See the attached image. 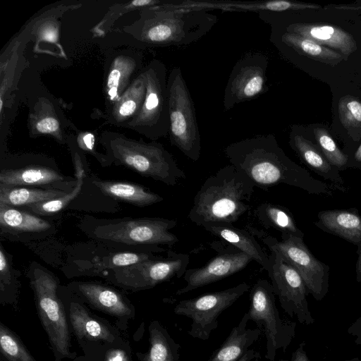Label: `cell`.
Listing matches in <instances>:
<instances>
[{"instance_id":"1","label":"cell","mask_w":361,"mask_h":361,"mask_svg":"<svg viewBox=\"0 0 361 361\" xmlns=\"http://www.w3.org/2000/svg\"><path fill=\"white\" fill-rule=\"evenodd\" d=\"M230 164L243 173L255 187L267 190L286 184L312 195H333L340 189L314 178L290 160L272 134L259 135L232 142L224 149Z\"/></svg>"},{"instance_id":"2","label":"cell","mask_w":361,"mask_h":361,"mask_svg":"<svg viewBox=\"0 0 361 361\" xmlns=\"http://www.w3.org/2000/svg\"><path fill=\"white\" fill-rule=\"evenodd\" d=\"M174 1L142 8L124 32L147 47L185 46L200 39L218 18L207 9L180 6Z\"/></svg>"},{"instance_id":"3","label":"cell","mask_w":361,"mask_h":361,"mask_svg":"<svg viewBox=\"0 0 361 361\" xmlns=\"http://www.w3.org/2000/svg\"><path fill=\"white\" fill-rule=\"evenodd\" d=\"M255 185L231 164L209 176L197 192L188 219L195 224L237 222L252 207Z\"/></svg>"},{"instance_id":"4","label":"cell","mask_w":361,"mask_h":361,"mask_svg":"<svg viewBox=\"0 0 361 361\" xmlns=\"http://www.w3.org/2000/svg\"><path fill=\"white\" fill-rule=\"evenodd\" d=\"M100 142L108 161L128 167L142 176L170 186L186 178L173 155L161 143L136 140L110 130L102 133Z\"/></svg>"},{"instance_id":"5","label":"cell","mask_w":361,"mask_h":361,"mask_svg":"<svg viewBox=\"0 0 361 361\" xmlns=\"http://www.w3.org/2000/svg\"><path fill=\"white\" fill-rule=\"evenodd\" d=\"M176 225V220L161 217L90 219L83 229L90 238L113 247L133 246L164 252L158 245L171 246L178 241L169 231Z\"/></svg>"},{"instance_id":"6","label":"cell","mask_w":361,"mask_h":361,"mask_svg":"<svg viewBox=\"0 0 361 361\" xmlns=\"http://www.w3.org/2000/svg\"><path fill=\"white\" fill-rule=\"evenodd\" d=\"M39 317L46 331L56 357L73 358L71 338L62 302L58 297V279L41 265L33 262L29 271Z\"/></svg>"},{"instance_id":"7","label":"cell","mask_w":361,"mask_h":361,"mask_svg":"<svg viewBox=\"0 0 361 361\" xmlns=\"http://www.w3.org/2000/svg\"><path fill=\"white\" fill-rule=\"evenodd\" d=\"M167 87L171 144L197 161L201 154L200 133L195 105L179 67L170 71Z\"/></svg>"},{"instance_id":"8","label":"cell","mask_w":361,"mask_h":361,"mask_svg":"<svg viewBox=\"0 0 361 361\" xmlns=\"http://www.w3.org/2000/svg\"><path fill=\"white\" fill-rule=\"evenodd\" d=\"M146 94L138 113L123 128L133 130L155 141L169 135V95L166 68L154 59L144 66Z\"/></svg>"},{"instance_id":"9","label":"cell","mask_w":361,"mask_h":361,"mask_svg":"<svg viewBox=\"0 0 361 361\" xmlns=\"http://www.w3.org/2000/svg\"><path fill=\"white\" fill-rule=\"evenodd\" d=\"M245 228L260 240L269 250L279 252L298 271L308 293L316 300L320 301L326 296L329 290V267L312 255L304 243V238L288 235L279 240L250 224Z\"/></svg>"},{"instance_id":"10","label":"cell","mask_w":361,"mask_h":361,"mask_svg":"<svg viewBox=\"0 0 361 361\" xmlns=\"http://www.w3.org/2000/svg\"><path fill=\"white\" fill-rule=\"evenodd\" d=\"M275 294L270 282L259 279L251 288L249 319L262 327L266 336L265 357L274 361L279 350L285 351L295 336L296 323L282 319L276 307Z\"/></svg>"},{"instance_id":"11","label":"cell","mask_w":361,"mask_h":361,"mask_svg":"<svg viewBox=\"0 0 361 361\" xmlns=\"http://www.w3.org/2000/svg\"><path fill=\"white\" fill-rule=\"evenodd\" d=\"M189 255L168 251L167 257H157L128 267L104 270L108 279L120 287L133 291L152 288L183 276L189 264Z\"/></svg>"},{"instance_id":"12","label":"cell","mask_w":361,"mask_h":361,"mask_svg":"<svg viewBox=\"0 0 361 361\" xmlns=\"http://www.w3.org/2000/svg\"><path fill=\"white\" fill-rule=\"evenodd\" d=\"M250 289V286L244 282L225 290L183 300L176 304L173 312L192 319L190 336L206 341L218 327L219 315Z\"/></svg>"},{"instance_id":"13","label":"cell","mask_w":361,"mask_h":361,"mask_svg":"<svg viewBox=\"0 0 361 361\" xmlns=\"http://www.w3.org/2000/svg\"><path fill=\"white\" fill-rule=\"evenodd\" d=\"M267 269L275 295L283 311L305 325L314 322L307 300L305 283L298 271L279 252L269 250Z\"/></svg>"},{"instance_id":"14","label":"cell","mask_w":361,"mask_h":361,"mask_svg":"<svg viewBox=\"0 0 361 361\" xmlns=\"http://www.w3.org/2000/svg\"><path fill=\"white\" fill-rule=\"evenodd\" d=\"M267 56L248 53L234 65L229 75L223 99L225 111L235 105L256 99L267 91Z\"/></svg>"},{"instance_id":"15","label":"cell","mask_w":361,"mask_h":361,"mask_svg":"<svg viewBox=\"0 0 361 361\" xmlns=\"http://www.w3.org/2000/svg\"><path fill=\"white\" fill-rule=\"evenodd\" d=\"M212 247L216 250V255L201 267L187 269L183 275L186 284L176 290V295L225 279L243 270L252 261L247 255L228 243L214 242Z\"/></svg>"},{"instance_id":"16","label":"cell","mask_w":361,"mask_h":361,"mask_svg":"<svg viewBox=\"0 0 361 361\" xmlns=\"http://www.w3.org/2000/svg\"><path fill=\"white\" fill-rule=\"evenodd\" d=\"M142 56L134 50H121L109 56L104 69L106 109L115 104L142 70Z\"/></svg>"},{"instance_id":"17","label":"cell","mask_w":361,"mask_h":361,"mask_svg":"<svg viewBox=\"0 0 361 361\" xmlns=\"http://www.w3.org/2000/svg\"><path fill=\"white\" fill-rule=\"evenodd\" d=\"M68 288L86 302L104 313L121 319H130L135 310L130 301L117 290L93 282L74 281Z\"/></svg>"},{"instance_id":"18","label":"cell","mask_w":361,"mask_h":361,"mask_svg":"<svg viewBox=\"0 0 361 361\" xmlns=\"http://www.w3.org/2000/svg\"><path fill=\"white\" fill-rule=\"evenodd\" d=\"M270 42L285 56L296 54L330 66H336L343 56L326 47L294 33L271 29Z\"/></svg>"},{"instance_id":"19","label":"cell","mask_w":361,"mask_h":361,"mask_svg":"<svg viewBox=\"0 0 361 361\" xmlns=\"http://www.w3.org/2000/svg\"><path fill=\"white\" fill-rule=\"evenodd\" d=\"M289 142L291 148L305 165L319 176L331 181L342 192H345L340 171L328 161L319 147L300 133L298 128L292 129Z\"/></svg>"},{"instance_id":"20","label":"cell","mask_w":361,"mask_h":361,"mask_svg":"<svg viewBox=\"0 0 361 361\" xmlns=\"http://www.w3.org/2000/svg\"><path fill=\"white\" fill-rule=\"evenodd\" d=\"M314 224L357 247L361 244V216L355 208L320 211Z\"/></svg>"},{"instance_id":"21","label":"cell","mask_w":361,"mask_h":361,"mask_svg":"<svg viewBox=\"0 0 361 361\" xmlns=\"http://www.w3.org/2000/svg\"><path fill=\"white\" fill-rule=\"evenodd\" d=\"M69 319L75 334L81 343H115L118 337L111 329L93 317L82 305L71 302Z\"/></svg>"},{"instance_id":"22","label":"cell","mask_w":361,"mask_h":361,"mask_svg":"<svg viewBox=\"0 0 361 361\" xmlns=\"http://www.w3.org/2000/svg\"><path fill=\"white\" fill-rule=\"evenodd\" d=\"M202 227L247 255L267 271L269 255L264 252L257 238L246 228L242 229L235 227L233 224L223 223L206 224Z\"/></svg>"},{"instance_id":"23","label":"cell","mask_w":361,"mask_h":361,"mask_svg":"<svg viewBox=\"0 0 361 361\" xmlns=\"http://www.w3.org/2000/svg\"><path fill=\"white\" fill-rule=\"evenodd\" d=\"M146 94V77L144 68L134 79L120 99L106 109L107 123L123 127L140 111Z\"/></svg>"},{"instance_id":"24","label":"cell","mask_w":361,"mask_h":361,"mask_svg":"<svg viewBox=\"0 0 361 361\" xmlns=\"http://www.w3.org/2000/svg\"><path fill=\"white\" fill-rule=\"evenodd\" d=\"M249 212L260 229L265 231L276 230L281 233V238L288 235L304 238L303 232L298 227L292 213L286 207L262 202Z\"/></svg>"},{"instance_id":"25","label":"cell","mask_w":361,"mask_h":361,"mask_svg":"<svg viewBox=\"0 0 361 361\" xmlns=\"http://www.w3.org/2000/svg\"><path fill=\"white\" fill-rule=\"evenodd\" d=\"M0 226L1 234H39L51 231L52 225L25 210L0 204Z\"/></svg>"},{"instance_id":"26","label":"cell","mask_w":361,"mask_h":361,"mask_svg":"<svg viewBox=\"0 0 361 361\" xmlns=\"http://www.w3.org/2000/svg\"><path fill=\"white\" fill-rule=\"evenodd\" d=\"M249 321L246 312L209 361H236L245 353L262 332L259 328H247Z\"/></svg>"},{"instance_id":"27","label":"cell","mask_w":361,"mask_h":361,"mask_svg":"<svg viewBox=\"0 0 361 361\" xmlns=\"http://www.w3.org/2000/svg\"><path fill=\"white\" fill-rule=\"evenodd\" d=\"M66 179V177L59 171L37 165L16 169H2L0 173V183L11 186L51 185L59 188L56 184L62 185Z\"/></svg>"},{"instance_id":"28","label":"cell","mask_w":361,"mask_h":361,"mask_svg":"<svg viewBox=\"0 0 361 361\" xmlns=\"http://www.w3.org/2000/svg\"><path fill=\"white\" fill-rule=\"evenodd\" d=\"M92 182L104 195L137 207L149 206L163 200L159 195L136 183L98 178L93 179Z\"/></svg>"},{"instance_id":"29","label":"cell","mask_w":361,"mask_h":361,"mask_svg":"<svg viewBox=\"0 0 361 361\" xmlns=\"http://www.w3.org/2000/svg\"><path fill=\"white\" fill-rule=\"evenodd\" d=\"M71 191L54 188H25L0 183V204L14 207H27L63 197Z\"/></svg>"},{"instance_id":"30","label":"cell","mask_w":361,"mask_h":361,"mask_svg":"<svg viewBox=\"0 0 361 361\" xmlns=\"http://www.w3.org/2000/svg\"><path fill=\"white\" fill-rule=\"evenodd\" d=\"M149 333L148 351L137 354L141 361H180V345L158 321L150 323Z\"/></svg>"},{"instance_id":"31","label":"cell","mask_w":361,"mask_h":361,"mask_svg":"<svg viewBox=\"0 0 361 361\" xmlns=\"http://www.w3.org/2000/svg\"><path fill=\"white\" fill-rule=\"evenodd\" d=\"M30 131L34 135H50L61 142L66 141L63 133L62 118L52 103L47 99L37 103L30 121Z\"/></svg>"},{"instance_id":"32","label":"cell","mask_w":361,"mask_h":361,"mask_svg":"<svg viewBox=\"0 0 361 361\" xmlns=\"http://www.w3.org/2000/svg\"><path fill=\"white\" fill-rule=\"evenodd\" d=\"M74 160L76 169V184L71 192L59 198L33 204L24 207L32 213L41 215L54 214L66 207L80 192L85 177V170L83 169L80 157L76 152H75Z\"/></svg>"},{"instance_id":"33","label":"cell","mask_w":361,"mask_h":361,"mask_svg":"<svg viewBox=\"0 0 361 361\" xmlns=\"http://www.w3.org/2000/svg\"><path fill=\"white\" fill-rule=\"evenodd\" d=\"M163 2L157 0H135L132 1L118 4L109 8L106 14L100 23L94 29V33L97 35H102L107 32L114 23L122 15L134 10L156 6Z\"/></svg>"},{"instance_id":"34","label":"cell","mask_w":361,"mask_h":361,"mask_svg":"<svg viewBox=\"0 0 361 361\" xmlns=\"http://www.w3.org/2000/svg\"><path fill=\"white\" fill-rule=\"evenodd\" d=\"M0 348L7 361H35L18 336L2 323L0 324Z\"/></svg>"},{"instance_id":"35","label":"cell","mask_w":361,"mask_h":361,"mask_svg":"<svg viewBox=\"0 0 361 361\" xmlns=\"http://www.w3.org/2000/svg\"><path fill=\"white\" fill-rule=\"evenodd\" d=\"M314 135L318 147L328 161L339 171L345 169L348 156L339 149L328 131L323 128H316Z\"/></svg>"},{"instance_id":"36","label":"cell","mask_w":361,"mask_h":361,"mask_svg":"<svg viewBox=\"0 0 361 361\" xmlns=\"http://www.w3.org/2000/svg\"><path fill=\"white\" fill-rule=\"evenodd\" d=\"M152 252H118L101 258L93 263L92 268L98 269H111L128 267L139 262L157 257Z\"/></svg>"},{"instance_id":"37","label":"cell","mask_w":361,"mask_h":361,"mask_svg":"<svg viewBox=\"0 0 361 361\" xmlns=\"http://www.w3.org/2000/svg\"><path fill=\"white\" fill-rule=\"evenodd\" d=\"M16 271L12 267L7 253L0 248V293L1 302H11L17 290Z\"/></svg>"},{"instance_id":"38","label":"cell","mask_w":361,"mask_h":361,"mask_svg":"<svg viewBox=\"0 0 361 361\" xmlns=\"http://www.w3.org/2000/svg\"><path fill=\"white\" fill-rule=\"evenodd\" d=\"M339 119L347 130L361 127V102L351 96H345L338 102Z\"/></svg>"},{"instance_id":"39","label":"cell","mask_w":361,"mask_h":361,"mask_svg":"<svg viewBox=\"0 0 361 361\" xmlns=\"http://www.w3.org/2000/svg\"><path fill=\"white\" fill-rule=\"evenodd\" d=\"M94 135L90 133H83L78 135L77 141L78 145L82 149L92 152L100 161H108L106 156L101 155L94 150Z\"/></svg>"},{"instance_id":"40","label":"cell","mask_w":361,"mask_h":361,"mask_svg":"<svg viewBox=\"0 0 361 361\" xmlns=\"http://www.w3.org/2000/svg\"><path fill=\"white\" fill-rule=\"evenodd\" d=\"M102 361H131L126 350L121 348H109L104 352Z\"/></svg>"},{"instance_id":"41","label":"cell","mask_w":361,"mask_h":361,"mask_svg":"<svg viewBox=\"0 0 361 361\" xmlns=\"http://www.w3.org/2000/svg\"><path fill=\"white\" fill-rule=\"evenodd\" d=\"M305 342L302 341L298 348L292 353L290 360L280 359L279 361H310L305 349Z\"/></svg>"},{"instance_id":"42","label":"cell","mask_w":361,"mask_h":361,"mask_svg":"<svg viewBox=\"0 0 361 361\" xmlns=\"http://www.w3.org/2000/svg\"><path fill=\"white\" fill-rule=\"evenodd\" d=\"M348 333L354 338L355 344L361 345V317L348 327Z\"/></svg>"},{"instance_id":"43","label":"cell","mask_w":361,"mask_h":361,"mask_svg":"<svg viewBox=\"0 0 361 361\" xmlns=\"http://www.w3.org/2000/svg\"><path fill=\"white\" fill-rule=\"evenodd\" d=\"M347 167L361 168V144L354 152L353 158L348 159Z\"/></svg>"},{"instance_id":"44","label":"cell","mask_w":361,"mask_h":361,"mask_svg":"<svg viewBox=\"0 0 361 361\" xmlns=\"http://www.w3.org/2000/svg\"><path fill=\"white\" fill-rule=\"evenodd\" d=\"M259 357V353L253 349L248 350L236 361H252Z\"/></svg>"},{"instance_id":"45","label":"cell","mask_w":361,"mask_h":361,"mask_svg":"<svg viewBox=\"0 0 361 361\" xmlns=\"http://www.w3.org/2000/svg\"><path fill=\"white\" fill-rule=\"evenodd\" d=\"M357 253L358 258L356 262V279L357 282H361V244L357 247Z\"/></svg>"},{"instance_id":"46","label":"cell","mask_w":361,"mask_h":361,"mask_svg":"<svg viewBox=\"0 0 361 361\" xmlns=\"http://www.w3.org/2000/svg\"><path fill=\"white\" fill-rule=\"evenodd\" d=\"M345 361H361V360L358 358H353L352 360H345Z\"/></svg>"}]
</instances>
